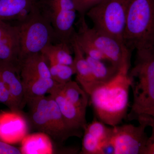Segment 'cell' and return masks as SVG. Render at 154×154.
Returning a JSON list of instances; mask_svg holds the SVG:
<instances>
[{
  "label": "cell",
  "instance_id": "9a60e30c",
  "mask_svg": "<svg viewBox=\"0 0 154 154\" xmlns=\"http://www.w3.org/2000/svg\"><path fill=\"white\" fill-rule=\"evenodd\" d=\"M20 42L19 28L10 25L0 43V60L12 64L20 71Z\"/></svg>",
  "mask_w": 154,
  "mask_h": 154
},
{
  "label": "cell",
  "instance_id": "f1b7e54d",
  "mask_svg": "<svg viewBox=\"0 0 154 154\" xmlns=\"http://www.w3.org/2000/svg\"><path fill=\"white\" fill-rule=\"evenodd\" d=\"M0 154H22L20 149L0 140Z\"/></svg>",
  "mask_w": 154,
  "mask_h": 154
},
{
  "label": "cell",
  "instance_id": "5bb4252c",
  "mask_svg": "<svg viewBox=\"0 0 154 154\" xmlns=\"http://www.w3.org/2000/svg\"><path fill=\"white\" fill-rule=\"evenodd\" d=\"M20 75L22 81L52 79L47 60L41 52L28 56L21 62Z\"/></svg>",
  "mask_w": 154,
  "mask_h": 154
},
{
  "label": "cell",
  "instance_id": "2e32d148",
  "mask_svg": "<svg viewBox=\"0 0 154 154\" xmlns=\"http://www.w3.org/2000/svg\"><path fill=\"white\" fill-rule=\"evenodd\" d=\"M37 0H0V19L21 22L37 4Z\"/></svg>",
  "mask_w": 154,
  "mask_h": 154
},
{
  "label": "cell",
  "instance_id": "7a4b0ae2",
  "mask_svg": "<svg viewBox=\"0 0 154 154\" xmlns=\"http://www.w3.org/2000/svg\"><path fill=\"white\" fill-rule=\"evenodd\" d=\"M123 42L136 59L154 57V0H128Z\"/></svg>",
  "mask_w": 154,
  "mask_h": 154
},
{
  "label": "cell",
  "instance_id": "44dd1931",
  "mask_svg": "<svg viewBox=\"0 0 154 154\" xmlns=\"http://www.w3.org/2000/svg\"><path fill=\"white\" fill-rule=\"evenodd\" d=\"M86 57L91 68L96 88L109 82L119 71V70L111 65L110 66H107L104 63L105 61L94 59L87 56Z\"/></svg>",
  "mask_w": 154,
  "mask_h": 154
},
{
  "label": "cell",
  "instance_id": "5b68a950",
  "mask_svg": "<svg viewBox=\"0 0 154 154\" xmlns=\"http://www.w3.org/2000/svg\"><path fill=\"white\" fill-rule=\"evenodd\" d=\"M130 88L133 93V104L129 120L143 110L154 105V57L136 60L134 66L128 72Z\"/></svg>",
  "mask_w": 154,
  "mask_h": 154
},
{
  "label": "cell",
  "instance_id": "e0dca14e",
  "mask_svg": "<svg viewBox=\"0 0 154 154\" xmlns=\"http://www.w3.org/2000/svg\"><path fill=\"white\" fill-rule=\"evenodd\" d=\"M21 142L20 149L22 154H51L53 152L50 137L44 133L26 135Z\"/></svg>",
  "mask_w": 154,
  "mask_h": 154
},
{
  "label": "cell",
  "instance_id": "3957f363",
  "mask_svg": "<svg viewBox=\"0 0 154 154\" xmlns=\"http://www.w3.org/2000/svg\"><path fill=\"white\" fill-rule=\"evenodd\" d=\"M17 25L20 37V65L28 56L41 52L48 45L58 42L53 28L40 13L37 4L28 17Z\"/></svg>",
  "mask_w": 154,
  "mask_h": 154
},
{
  "label": "cell",
  "instance_id": "9c48e42d",
  "mask_svg": "<svg viewBox=\"0 0 154 154\" xmlns=\"http://www.w3.org/2000/svg\"><path fill=\"white\" fill-rule=\"evenodd\" d=\"M28 122L21 111L0 113V140L14 144L22 141L28 134Z\"/></svg>",
  "mask_w": 154,
  "mask_h": 154
},
{
  "label": "cell",
  "instance_id": "ba28073f",
  "mask_svg": "<svg viewBox=\"0 0 154 154\" xmlns=\"http://www.w3.org/2000/svg\"><path fill=\"white\" fill-rule=\"evenodd\" d=\"M138 122L137 126L130 124L112 127L109 143L113 154H144L148 138L145 131L147 126Z\"/></svg>",
  "mask_w": 154,
  "mask_h": 154
},
{
  "label": "cell",
  "instance_id": "f546056e",
  "mask_svg": "<svg viewBox=\"0 0 154 154\" xmlns=\"http://www.w3.org/2000/svg\"><path fill=\"white\" fill-rule=\"evenodd\" d=\"M10 24L0 19V43L8 29Z\"/></svg>",
  "mask_w": 154,
  "mask_h": 154
},
{
  "label": "cell",
  "instance_id": "30bf717a",
  "mask_svg": "<svg viewBox=\"0 0 154 154\" xmlns=\"http://www.w3.org/2000/svg\"><path fill=\"white\" fill-rule=\"evenodd\" d=\"M57 84L48 94L56 102L67 126L75 132L79 137H81L83 135L82 131H84L87 125L86 111L81 110L68 101L59 91Z\"/></svg>",
  "mask_w": 154,
  "mask_h": 154
},
{
  "label": "cell",
  "instance_id": "d4e9b609",
  "mask_svg": "<svg viewBox=\"0 0 154 154\" xmlns=\"http://www.w3.org/2000/svg\"><path fill=\"white\" fill-rule=\"evenodd\" d=\"M83 154H104L101 142L87 131H84L82 143Z\"/></svg>",
  "mask_w": 154,
  "mask_h": 154
},
{
  "label": "cell",
  "instance_id": "6da1fadb",
  "mask_svg": "<svg viewBox=\"0 0 154 154\" xmlns=\"http://www.w3.org/2000/svg\"><path fill=\"white\" fill-rule=\"evenodd\" d=\"M129 67L130 62L126 63L113 80L96 88L90 96L97 119L111 127L119 125L127 117Z\"/></svg>",
  "mask_w": 154,
  "mask_h": 154
},
{
  "label": "cell",
  "instance_id": "8992f818",
  "mask_svg": "<svg viewBox=\"0 0 154 154\" xmlns=\"http://www.w3.org/2000/svg\"><path fill=\"white\" fill-rule=\"evenodd\" d=\"M38 10L52 26L57 42L71 45L76 35L77 12L72 0H37Z\"/></svg>",
  "mask_w": 154,
  "mask_h": 154
},
{
  "label": "cell",
  "instance_id": "603a6c76",
  "mask_svg": "<svg viewBox=\"0 0 154 154\" xmlns=\"http://www.w3.org/2000/svg\"><path fill=\"white\" fill-rule=\"evenodd\" d=\"M47 62L51 78L58 84L63 85L71 81L72 76L75 74L74 67Z\"/></svg>",
  "mask_w": 154,
  "mask_h": 154
},
{
  "label": "cell",
  "instance_id": "4316f807",
  "mask_svg": "<svg viewBox=\"0 0 154 154\" xmlns=\"http://www.w3.org/2000/svg\"><path fill=\"white\" fill-rule=\"evenodd\" d=\"M134 119L145 122L147 126L152 128L151 135L148 137L144 154H154V117L145 114L137 115Z\"/></svg>",
  "mask_w": 154,
  "mask_h": 154
},
{
  "label": "cell",
  "instance_id": "7402d4cb",
  "mask_svg": "<svg viewBox=\"0 0 154 154\" xmlns=\"http://www.w3.org/2000/svg\"><path fill=\"white\" fill-rule=\"evenodd\" d=\"M85 130L99 140L101 142L103 151L105 147L110 144L109 142L112 134V127H108L102 122L98 119H94L91 123L87 124Z\"/></svg>",
  "mask_w": 154,
  "mask_h": 154
},
{
  "label": "cell",
  "instance_id": "4fadbf2b",
  "mask_svg": "<svg viewBox=\"0 0 154 154\" xmlns=\"http://www.w3.org/2000/svg\"><path fill=\"white\" fill-rule=\"evenodd\" d=\"M0 81L7 86L22 109L25 103L19 69L12 64L0 60Z\"/></svg>",
  "mask_w": 154,
  "mask_h": 154
},
{
  "label": "cell",
  "instance_id": "cb8c5ba5",
  "mask_svg": "<svg viewBox=\"0 0 154 154\" xmlns=\"http://www.w3.org/2000/svg\"><path fill=\"white\" fill-rule=\"evenodd\" d=\"M76 38L85 55L94 59L107 61L104 54L82 34L77 32Z\"/></svg>",
  "mask_w": 154,
  "mask_h": 154
},
{
  "label": "cell",
  "instance_id": "8fae6325",
  "mask_svg": "<svg viewBox=\"0 0 154 154\" xmlns=\"http://www.w3.org/2000/svg\"><path fill=\"white\" fill-rule=\"evenodd\" d=\"M76 36L77 34L71 42L74 54V62L76 79L83 90L90 96L96 89V84L86 56L77 41Z\"/></svg>",
  "mask_w": 154,
  "mask_h": 154
},
{
  "label": "cell",
  "instance_id": "52a82bcc",
  "mask_svg": "<svg viewBox=\"0 0 154 154\" xmlns=\"http://www.w3.org/2000/svg\"><path fill=\"white\" fill-rule=\"evenodd\" d=\"M85 16H80L78 32L82 34L105 56L107 61L117 69L130 62V54L124 43L112 36L88 27Z\"/></svg>",
  "mask_w": 154,
  "mask_h": 154
},
{
  "label": "cell",
  "instance_id": "484cf974",
  "mask_svg": "<svg viewBox=\"0 0 154 154\" xmlns=\"http://www.w3.org/2000/svg\"><path fill=\"white\" fill-rule=\"evenodd\" d=\"M0 102L7 106L10 110L21 111V109L8 88L0 81Z\"/></svg>",
  "mask_w": 154,
  "mask_h": 154
},
{
  "label": "cell",
  "instance_id": "7c38bea8",
  "mask_svg": "<svg viewBox=\"0 0 154 154\" xmlns=\"http://www.w3.org/2000/svg\"><path fill=\"white\" fill-rule=\"evenodd\" d=\"M48 97V120L49 136L59 142L63 143L72 136L78 134L67 126L56 102L51 96Z\"/></svg>",
  "mask_w": 154,
  "mask_h": 154
},
{
  "label": "cell",
  "instance_id": "83f0119b",
  "mask_svg": "<svg viewBox=\"0 0 154 154\" xmlns=\"http://www.w3.org/2000/svg\"><path fill=\"white\" fill-rule=\"evenodd\" d=\"M80 16H85L90 9L103 0H72Z\"/></svg>",
  "mask_w": 154,
  "mask_h": 154
},
{
  "label": "cell",
  "instance_id": "ffe728a7",
  "mask_svg": "<svg viewBox=\"0 0 154 154\" xmlns=\"http://www.w3.org/2000/svg\"><path fill=\"white\" fill-rule=\"evenodd\" d=\"M57 88L68 101L81 110L86 111L89 96L78 83L71 80L63 85L57 84Z\"/></svg>",
  "mask_w": 154,
  "mask_h": 154
},
{
  "label": "cell",
  "instance_id": "d6986e66",
  "mask_svg": "<svg viewBox=\"0 0 154 154\" xmlns=\"http://www.w3.org/2000/svg\"><path fill=\"white\" fill-rule=\"evenodd\" d=\"M42 53L48 61L66 65L74 67L72 45L59 42L47 45L42 51ZM75 68V67H74Z\"/></svg>",
  "mask_w": 154,
  "mask_h": 154
},
{
  "label": "cell",
  "instance_id": "ac0fdd59",
  "mask_svg": "<svg viewBox=\"0 0 154 154\" xmlns=\"http://www.w3.org/2000/svg\"><path fill=\"white\" fill-rule=\"evenodd\" d=\"M25 104L45 96L57 83L52 79H36L22 81Z\"/></svg>",
  "mask_w": 154,
  "mask_h": 154
},
{
  "label": "cell",
  "instance_id": "4dcf8cb0",
  "mask_svg": "<svg viewBox=\"0 0 154 154\" xmlns=\"http://www.w3.org/2000/svg\"><path fill=\"white\" fill-rule=\"evenodd\" d=\"M147 114V115H150L154 117V105L152 106L151 107H149V108L143 110V111L139 114Z\"/></svg>",
  "mask_w": 154,
  "mask_h": 154
},
{
  "label": "cell",
  "instance_id": "277c9868",
  "mask_svg": "<svg viewBox=\"0 0 154 154\" xmlns=\"http://www.w3.org/2000/svg\"><path fill=\"white\" fill-rule=\"evenodd\" d=\"M128 0H103L90 9L86 15L94 28L123 42Z\"/></svg>",
  "mask_w": 154,
  "mask_h": 154
}]
</instances>
